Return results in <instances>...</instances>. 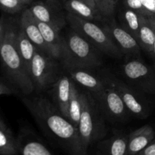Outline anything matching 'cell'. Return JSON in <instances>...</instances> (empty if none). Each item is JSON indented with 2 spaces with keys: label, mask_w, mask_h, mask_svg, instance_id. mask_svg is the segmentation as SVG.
<instances>
[{
  "label": "cell",
  "mask_w": 155,
  "mask_h": 155,
  "mask_svg": "<svg viewBox=\"0 0 155 155\" xmlns=\"http://www.w3.org/2000/svg\"><path fill=\"white\" fill-rule=\"evenodd\" d=\"M12 93H14L13 89L0 80V96L4 95H11Z\"/></svg>",
  "instance_id": "31"
},
{
  "label": "cell",
  "mask_w": 155,
  "mask_h": 155,
  "mask_svg": "<svg viewBox=\"0 0 155 155\" xmlns=\"http://www.w3.org/2000/svg\"><path fill=\"white\" fill-rule=\"evenodd\" d=\"M19 154L17 139L12 135L10 130L0 128V155Z\"/></svg>",
  "instance_id": "24"
},
{
  "label": "cell",
  "mask_w": 155,
  "mask_h": 155,
  "mask_svg": "<svg viewBox=\"0 0 155 155\" xmlns=\"http://www.w3.org/2000/svg\"><path fill=\"white\" fill-rule=\"evenodd\" d=\"M142 2L145 8L148 11L151 16H154L155 14V0H142Z\"/></svg>",
  "instance_id": "30"
},
{
  "label": "cell",
  "mask_w": 155,
  "mask_h": 155,
  "mask_svg": "<svg viewBox=\"0 0 155 155\" xmlns=\"http://www.w3.org/2000/svg\"><path fill=\"white\" fill-rule=\"evenodd\" d=\"M70 77L77 84L80 85L90 92L93 96L102 92L107 86V83L102 77H98L92 74L87 69H67Z\"/></svg>",
  "instance_id": "14"
},
{
  "label": "cell",
  "mask_w": 155,
  "mask_h": 155,
  "mask_svg": "<svg viewBox=\"0 0 155 155\" xmlns=\"http://www.w3.org/2000/svg\"><path fill=\"white\" fill-rule=\"evenodd\" d=\"M9 18H6L5 16H2V18H0V45L5 36L8 25Z\"/></svg>",
  "instance_id": "28"
},
{
  "label": "cell",
  "mask_w": 155,
  "mask_h": 155,
  "mask_svg": "<svg viewBox=\"0 0 155 155\" xmlns=\"http://www.w3.org/2000/svg\"><path fill=\"white\" fill-rule=\"evenodd\" d=\"M18 1L21 2V3L24 5L27 6V5H30L35 0H18Z\"/></svg>",
  "instance_id": "33"
},
{
  "label": "cell",
  "mask_w": 155,
  "mask_h": 155,
  "mask_svg": "<svg viewBox=\"0 0 155 155\" xmlns=\"http://www.w3.org/2000/svg\"><path fill=\"white\" fill-rule=\"evenodd\" d=\"M0 128L3 129V130H9V129L8 128L7 126H6V124L4 123V121H3L1 118H0Z\"/></svg>",
  "instance_id": "34"
},
{
  "label": "cell",
  "mask_w": 155,
  "mask_h": 155,
  "mask_svg": "<svg viewBox=\"0 0 155 155\" xmlns=\"http://www.w3.org/2000/svg\"><path fill=\"white\" fill-rule=\"evenodd\" d=\"M19 154L21 155H53L47 147L29 130H24L17 138Z\"/></svg>",
  "instance_id": "15"
},
{
  "label": "cell",
  "mask_w": 155,
  "mask_h": 155,
  "mask_svg": "<svg viewBox=\"0 0 155 155\" xmlns=\"http://www.w3.org/2000/svg\"><path fill=\"white\" fill-rule=\"evenodd\" d=\"M81 110V91L78 89L77 83L73 80L69 104V120L77 129L78 128L79 123H80Z\"/></svg>",
  "instance_id": "23"
},
{
  "label": "cell",
  "mask_w": 155,
  "mask_h": 155,
  "mask_svg": "<svg viewBox=\"0 0 155 155\" xmlns=\"http://www.w3.org/2000/svg\"><path fill=\"white\" fill-rule=\"evenodd\" d=\"M97 10L104 20L112 19L115 12V0H93Z\"/></svg>",
  "instance_id": "25"
},
{
  "label": "cell",
  "mask_w": 155,
  "mask_h": 155,
  "mask_svg": "<svg viewBox=\"0 0 155 155\" xmlns=\"http://www.w3.org/2000/svg\"><path fill=\"white\" fill-rule=\"evenodd\" d=\"M18 20L9 18L7 31L0 45V61L11 84L23 95H30L35 89L16 46L15 35Z\"/></svg>",
  "instance_id": "2"
},
{
  "label": "cell",
  "mask_w": 155,
  "mask_h": 155,
  "mask_svg": "<svg viewBox=\"0 0 155 155\" xmlns=\"http://www.w3.org/2000/svg\"><path fill=\"white\" fill-rule=\"evenodd\" d=\"M122 2L124 7H126L127 8L134 11L143 16L152 17L145 8L142 5V0H122Z\"/></svg>",
  "instance_id": "27"
},
{
  "label": "cell",
  "mask_w": 155,
  "mask_h": 155,
  "mask_svg": "<svg viewBox=\"0 0 155 155\" xmlns=\"http://www.w3.org/2000/svg\"><path fill=\"white\" fill-rule=\"evenodd\" d=\"M58 61L49 53L36 49L28 71L35 91L43 92L52 87L60 77Z\"/></svg>",
  "instance_id": "6"
},
{
  "label": "cell",
  "mask_w": 155,
  "mask_h": 155,
  "mask_svg": "<svg viewBox=\"0 0 155 155\" xmlns=\"http://www.w3.org/2000/svg\"><path fill=\"white\" fill-rule=\"evenodd\" d=\"M18 21H19V24L21 28L23 29L30 40L34 44L35 46L38 49L50 54L49 49L45 44L39 26L36 22V19L32 14L30 8H26L21 12V16L18 18Z\"/></svg>",
  "instance_id": "13"
},
{
  "label": "cell",
  "mask_w": 155,
  "mask_h": 155,
  "mask_svg": "<svg viewBox=\"0 0 155 155\" xmlns=\"http://www.w3.org/2000/svg\"><path fill=\"white\" fill-rule=\"evenodd\" d=\"M26 7L18 0H0V9L10 15L21 13Z\"/></svg>",
  "instance_id": "26"
},
{
  "label": "cell",
  "mask_w": 155,
  "mask_h": 155,
  "mask_svg": "<svg viewBox=\"0 0 155 155\" xmlns=\"http://www.w3.org/2000/svg\"><path fill=\"white\" fill-rule=\"evenodd\" d=\"M46 1L50 2L58 3V4H60V2H61V0H46Z\"/></svg>",
  "instance_id": "35"
},
{
  "label": "cell",
  "mask_w": 155,
  "mask_h": 155,
  "mask_svg": "<svg viewBox=\"0 0 155 155\" xmlns=\"http://www.w3.org/2000/svg\"><path fill=\"white\" fill-rule=\"evenodd\" d=\"M102 78L117 91L131 114L140 119L149 115V104L142 92L114 76H104Z\"/></svg>",
  "instance_id": "7"
},
{
  "label": "cell",
  "mask_w": 155,
  "mask_h": 155,
  "mask_svg": "<svg viewBox=\"0 0 155 155\" xmlns=\"http://www.w3.org/2000/svg\"><path fill=\"white\" fill-rule=\"evenodd\" d=\"M82 110L78 133L84 152L92 144L102 140L107 135L105 116L95 98L88 91H81Z\"/></svg>",
  "instance_id": "4"
},
{
  "label": "cell",
  "mask_w": 155,
  "mask_h": 155,
  "mask_svg": "<svg viewBox=\"0 0 155 155\" xmlns=\"http://www.w3.org/2000/svg\"><path fill=\"white\" fill-rule=\"evenodd\" d=\"M154 26H155V16L154 17ZM153 55L154 56L155 58V42H154V51H153Z\"/></svg>",
  "instance_id": "36"
},
{
  "label": "cell",
  "mask_w": 155,
  "mask_h": 155,
  "mask_svg": "<svg viewBox=\"0 0 155 155\" xmlns=\"http://www.w3.org/2000/svg\"><path fill=\"white\" fill-rule=\"evenodd\" d=\"M125 78L138 90L155 93V69L139 58H130L123 64Z\"/></svg>",
  "instance_id": "8"
},
{
  "label": "cell",
  "mask_w": 155,
  "mask_h": 155,
  "mask_svg": "<svg viewBox=\"0 0 155 155\" xmlns=\"http://www.w3.org/2000/svg\"><path fill=\"white\" fill-rule=\"evenodd\" d=\"M104 21L103 27L119 47L123 54L130 58H139L141 54V47L138 41L117 24L114 18Z\"/></svg>",
  "instance_id": "10"
},
{
  "label": "cell",
  "mask_w": 155,
  "mask_h": 155,
  "mask_svg": "<svg viewBox=\"0 0 155 155\" xmlns=\"http://www.w3.org/2000/svg\"><path fill=\"white\" fill-rule=\"evenodd\" d=\"M64 6L67 12L77 15L83 19L92 21L95 20H104L96 8L80 0H66Z\"/></svg>",
  "instance_id": "21"
},
{
  "label": "cell",
  "mask_w": 155,
  "mask_h": 155,
  "mask_svg": "<svg viewBox=\"0 0 155 155\" xmlns=\"http://www.w3.org/2000/svg\"><path fill=\"white\" fill-rule=\"evenodd\" d=\"M154 17L141 15L140 27L139 31L138 42L141 48L152 54L155 42V26Z\"/></svg>",
  "instance_id": "18"
},
{
  "label": "cell",
  "mask_w": 155,
  "mask_h": 155,
  "mask_svg": "<svg viewBox=\"0 0 155 155\" xmlns=\"http://www.w3.org/2000/svg\"><path fill=\"white\" fill-rule=\"evenodd\" d=\"M44 133L69 155H87L80 142L78 130L60 112L51 101L39 96L23 98Z\"/></svg>",
  "instance_id": "1"
},
{
  "label": "cell",
  "mask_w": 155,
  "mask_h": 155,
  "mask_svg": "<svg viewBox=\"0 0 155 155\" xmlns=\"http://www.w3.org/2000/svg\"><path fill=\"white\" fill-rule=\"evenodd\" d=\"M36 22H37L45 44L49 49L50 54L53 57L60 61L61 57L62 42H63V36L61 35V32L58 31L48 24L37 21V20H36Z\"/></svg>",
  "instance_id": "19"
},
{
  "label": "cell",
  "mask_w": 155,
  "mask_h": 155,
  "mask_svg": "<svg viewBox=\"0 0 155 155\" xmlns=\"http://www.w3.org/2000/svg\"><path fill=\"white\" fill-rule=\"evenodd\" d=\"M136 155H155V138L142 151Z\"/></svg>",
  "instance_id": "29"
},
{
  "label": "cell",
  "mask_w": 155,
  "mask_h": 155,
  "mask_svg": "<svg viewBox=\"0 0 155 155\" xmlns=\"http://www.w3.org/2000/svg\"><path fill=\"white\" fill-rule=\"evenodd\" d=\"M154 16H155V14H154Z\"/></svg>",
  "instance_id": "38"
},
{
  "label": "cell",
  "mask_w": 155,
  "mask_h": 155,
  "mask_svg": "<svg viewBox=\"0 0 155 155\" xmlns=\"http://www.w3.org/2000/svg\"><path fill=\"white\" fill-rule=\"evenodd\" d=\"M60 4L45 2L34 1L29 8L37 21L48 24L52 28L61 32L67 22L66 15L59 8Z\"/></svg>",
  "instance_id": "11"
},
{
  "label": "cell",
  "mask_w": 155,
  "mask_h": 155,
  "mask_svg": "<svg viewBox=\"0 0 155 155\" xmlns=\"http://www.w3.org/2000/svg\"><path fill=\"white\" fill-rule=\"evenodd\" d=\"M72 82L73 80L71 77L66 75H62L58 77L57 81L51 87L53 104L68 120Z\"/></svg>",
  "instance_id": "12"
},
{
  "label": "cell",
  "mask_w": 155,
  "mask_h": 155,
  "mask_svg": "<svg viewBox=\"0 0 155 155\" xmlns=\"http://www.w3.org/2000/svg\"><path fill=\"white\" fill-rule=\"evenodd\" d=\"M106 83L107 86L102 92L95 96L92 95L98 103L106 118L118 122L126 120L130 111L117 91L108 83L106 82Z\"/></svg>",
  "instance_id": "9"
},
{
  "label": "cell",
  "mask_w": 155,
  "mask_h": 155,
  "mask_svg": "<svg viewBox=\"0 0 155 155\" xmlns=\"http://www.w3.org/2000/svg\"><path fill=\"white\" fill-rule=\"evenodd\" d=\"M80 1L83 2H85V3H86V4L92 6V7H93V8H96V7H95V3H94L93 0H80Z\"/></svg>",
  "instance_id": "32"
},
{
  "label": "cell",
  "mask_w": 155,
  "mask_h": 155,
  "mask_svg": "<svg viewBox=\"0 0 155 155\" xmlns=\"http://www.w3.org/2000/svg\"><path fill=\"white\" fill-rule=\"evenodd\" d=\"M63 36L61 61L66 69H87L100 67L101 52L90 42L70 27Z\"/></svg>",
  "instance_id": "3"
},
{
  "label": "cell",
  "mask_w": 155,
  "mask_h": 155,
  "mask_svg": "<svg viewBox=\"0 0 155 155\" xmlns=\"http://www.w3.org/2000/svg\"><path fill=\"white\" fill-rule=\"evenodd\" d=\"M141 15L124 7L120 11V25L132 35L136 40L139 39Z\"/></svg>",
  "instance_id": "22"
},
{
  "label": "cell",
  "mask_w": 155,
  "mask_h": 155,
  "mask_svg": "<svg viewBox=\"0 0 155 155\" xmlns=\"http://www.w3.org/2000/svg\"><path fill=\"white\" fill-rule=\"evenodd\" d=\"M66 17L70 27L86 38L101 53L113 58L122 57V51L104 27L68 12Z\"/></svg>",
  "instance_id": "5"
},
{
  "label": "cell",
  "mask_w": 155,
  "mask_h": 155,
  "mask_svg": "<svg viewBox=\"0 0 155 155\" xmlns=\"http://www.w3.org/2000/svg\"><path fill=\"white\" fill-rule=\"evenodd\" d=\"M129 134L118 131L98 145L100 155H128Z\"/></svg>",
  "instance_id": "17"
},
{
  "label": "cell",
  "mask_w": 155,
  "mask_h": 155,
  "mask_svg": "<svg viewBox=\"0 0 155 155\" xmlns=\"http://www.w3.org/2000/svg\"><path fill=\"white\" fill-rule=\"evenodd\" d=\"M15 41H16V46L18 52L25 64L27 71H29L30 63L33 60V58L37 48L27 37L26 33L20 26L18 20L16 29V35H15Z\"/></svg>",
  "instance_id": "20"
},
{
  "label": "cell",
  "mask_w": 155,
  "mask_h": 155,
  "mask_svg": "<svg viewBox=\"0 0 155 155\" xmlns=\"http://www.w3.org/2000/svg\"><path fill=\"white\" fill-rule=\"evenodd\" d=\"M35 1H37V0H35Z\"/></svg>",
  "instance_id": "37"
},
{
  "label": "cell",
  "mask_w": 155,
  "mask_h": 155,
  "mask_svg": "<svg viewBox=\"0 0 155 155\" xmlns=\"http://www.w3.org/2000/svg\"><path fill=\"white\" fill-rule=\"evenodd\" d=\"M155 138V131L150 125H145L129 134L128 155H136Z\"/></svg>",
  "instance_id": "16"
}]
</instances>
